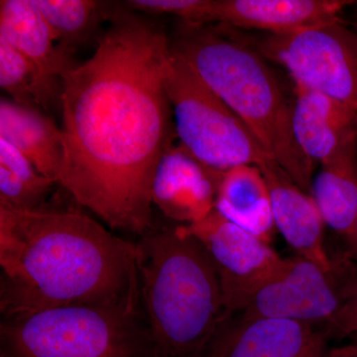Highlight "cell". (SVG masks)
I'll list each match as a JSON object with an SVG mask.
<instances>
[{"mask_svg": "<svg viewBox=\"0 0 357 357\" xmlns=\"http://www.w3.org/2000/svg\"><path fill=\"white\" fill-rule=\"evenodd\" d=\"M347 0H215L211 22L285 34L340 20Z\"/></svg>", "mask_w": 357, "mask_h": 357, "instance_id": "4fadbf2b", "label": "cell"}, {"mask_svg": "<svg viewBox=\"0 0 357 357\" xmlns=\"http://www.w3.org/2000/svg\"><path fill=\"white\" fill-rule=\"evenodd\" d=\"M1 357H8V356H1Z\"/></svg>", "mask_w": 357, "mask_h": 357, "instance_id": "484cf974", "label": "cell"}, {"mask_svg": "<svg viewBox=\"0 0 357 357\" xmlns=\"http://www.w3.org/2000/svg\"><path fill=\"white\" fill-rule=\"evenodd\" d=\"M347 241L349 246H351L352 251H354V255L357 257V222L356 225H354L351 236L347 237Z\"/></svg>", "mask_w": 357, "mask_h": 357, "instance_id": "cb8c5ba5", "label": "cell"}, {"mask_svg": "<svg viewBox=\"0 0 357 357\" xmlns=\"http://www.w3.org/2000/svg\"><path fill=\"white\" fill-rule=\"evenodd\" d=\"M170 47L246 124L268 156L311 195L314 163L295 139L293 102L264 58L206 24L183 22Z\"/></svg>", "mask_w": 357, "mask_h": 357, "instance_id": "277c9868", "label": "cell"}, {"mask_svg": "<svg viewBox=\"0 0 357 357\" xmlns=\"http://www.w3.org/2000/svg\"><path fill=\"white\" fill-rule=\"evenodd\" d=\"M215 210L270 243L276 227L269 189L258 167L241 165L225 171L218 187Z\"/></svg>", "mask_w": 357, "mask_h": 357, "instance_id": "e0dca14e", "label": "cell"}, {"mask_svg": "<svg viewBox=\"0 0 357 357\" xmlns=\"http://www.w3.org/2000/svg\"><path fill=\"white\" fill-rule=\"evenodd\" d=\"M0 166L6 167L23 183L49 195L53 190L55 181L44 177L20 150L7 141L0 138Z\"/></svg>", "mask_w": 357, "mask_h": 357, "instance_id": "7402d4cb", "label": "cell"}, {"mask_svg": "<svg viewBox=\"0 0 357 357\" xmlns=\"http://www.w3.org/2000/svg\"><path fill=\"white\" fill-rule=\"evenodd\" d=\"M122 4L128 10L147 15H173L189 24L211 22L215 0H128Z\"/></svg>", "mask_w": 357, "mask_h": 357, "instance_id": "44dd1931", "label": "cell"}, {"mask_svg": "<svg viewBox=\"0 0 357 357\" xmlns=\"http://www.w3.org/2000/svg\"><path fill=\"white\" fill-rule=\"evenodd\" d=\"M137 312L95 305H63L3 317L1 356L142 357Z\"/></svg>", "mask_w": 357, "mask_h": 357, "instance_id": "5b68a950", "label": "cell"}, {"mask_svg": "<svg viewBox=\"0 0 357 357\" xmlns=\"http://www.w3.org/2000/svg\"><path fill=\"white\" fill-rule=\"evenodd\" d=\"M136 246L152 354L204 357L227 317L220 279L206 249L178 227H153Z\"/></svg>", "mask_w": 357, "mask_h": 357, "instance_id": "3957f363", "label": "cell"}, {"mask_svg": "<svg viewBox=\"0 0 357 357\" xmlns=\"http://www.w3.org/2000/svg\"><path fill=\"white\" fill-rule=\"evenodd\" d=\"M317 326L292 319H238L222 324L204 357H357L349 344L331 347Z\"/></svg>", "mask_w": 357, "mask_h": 357, "instance_id": "30bf717a", "label": "cell"}, {"mask_svg": "<svg viewBox=\"0 0 357 357\" xmlns=\"http://www.w3.org/2000/svg\"><path fill=\"white\" fill-rule=\"evenodd\" d=\"M351 344L354 345V347H357V332L354 333V335H351Z\"/></svg>", "mask_w": 357, "mask_h": 357, "instance_id": "d4e9b609", "label": "cell"}, {"mask_svg": "<svg viewBox=\"0 0 357 357\" xmlns=\"http://www.w3.org/2000/svg\"><path fill=\"white\" fill-rule=\"evenodd\" d=\"M0 138L20 150L41 175L58 184L64 164V139L62 128L50 114L1 98Z\"/></svg>", "mask_w": 357, "mask_h": 357, "instance_id": "9a60e30c", "label": "cell"}, {"mask_svg": "<svg viewBox=\"0 0 357 357\" xmlns=\"http://www.w3.org/2000/svg\"><path fill=\"white\" fill-rule=\"evenodd\" d=\"M181 231L206 249L217 271L227 314L241 312L256 291L280 270L285 259L269 243L220 215L217 210Z\"/></svg>", "mask_w": 357, "mask_h": 357, "instance_id": "9c48e42d", "label": "cell"}, {"mask_svg": "<svg viewBox=\"0 0 357 357\" xmlns=\"http://www.w3.org/2000/svg\"><path fill=\"white\" fill-rule=\"evenodd\" d=\"M258 168L269 189L276 229L301 257L332 269L335 265L324 241L326 223L311 195L300 189L273 160Z\"/></svg>", "mask_w": 357, "mask_h": 357, "instance_id": "7c38bea8", "label": "cell"}, {"mask_svg": "<svg viewBox=\"0 0 357 357\" xmlns=\"http://www.w3.org/2000/svg\"><path fill=\"white\" fill-rule=\"evenodd\" d=\"M36 3L59 48L72 58L96 34L102 21L112 20L119 7L96 0H36Z\"/></svg>", "mask_w": 357, "mask_h": 357, "instance_id": "ffe728a7", "label": "cell"}, {"mask_svg": "<svg viewBox=\"0 0 357 357\" xmlns=\"http://www.w3.org/2000/svg\"><path fill=\"white\" fill-rule=\"evenodd\" d=\"M0 38L50 77L62 79L79 64L59 48L36 0L0 1Z\"/></svg>", "mask_w": 357, "mask_h": 357, "instance_id": "2e32d148", "label": "cell"}, {"mask_svg": "<svg viewBox=\"0 0 357 357\" xmlns=\"http://www.w3.org/2000/svg\"><path fill=\"white\" fill-rule=\"evenodd\" d=\"M357 290V272L349 263L326 270L298 255L248 300L241 319H292L326 326Z\"/></svg>", "mask_w": 357, "mask_h": 357, "instance_id": "ba28073f", "label": "cell"}, {"mask_svg": "<svg viewBox=\"0 0 357 357\" xmlns=\"http://www.w3.org/2000/svg\"><path fill=\"white\" fill-rule=\"evenodd\" d=\"M137 256L136 244L74 206H0L2 316L63 305L137 312Z\"/></svg>", "mask_w": 357, "mask_h": 357, "instance_id": "7a4b0ae2", "label": "cell"}, {"mask_svg": "<svg viewBox=\"0 0 357 357\" xmlns=\"http://www.w3.org/2000/svg\"><path fill=\"white\" fill-rule=\"evenodd\" d=\"M259 47L264 57L288 70L296 86L328 96L357 121V34L342 20L270 34Z\"/></svg>", "mask_w": 357, "mask_h": 357, "instance_id": "52a82bcc", "label": "cell"}, {"mask_svg": "<svg viewBox=\"0 0 357 357\" xmlns=\"http://www.w3.org/2000/svg\"><path fill=\"white\" fill-rule=\"evenodd\" d=\"M292 126L303 153L323 163L357 138V121L351 112L328 96L295 84Z\"/></svg>", "mask_w": 357, "mask_h": 357, "instance_id": "5bb4252c", "label": "cell"}, {"mask_svg": "<svg viewBox=\"0 0 357 357\" xmlns=\"http://www.w3.org/2000/svg\"><path fill=\"white\" fill-rule=\"evenodd\" d=\"M321 330L328 340L351 337L357 332V290Z\"/></svg>", "mask_w": 357, "mask_h": 357, "instance_id": "603a6c76", "label": "cell"}, {"mask_svg": "<svg viewBox=\"0 0 357 357\" xmlns=\"http://www.w3.org/2000/svg\"><path fill=\"white\" fill-rule=\"evenodd\" d=\"M321 164L311 196L326 225L347 238L357 222V138Z\"/></svg>", "mask_w": 357, "mask_h": 357, "instance_id": "ac0fdd59", "label": "cell"}, {"mask_svg": "<svg viewBox=\"0 0 357 357\" xmlns=\"http://www.w3.org/2000/svg\"><path fill=\"white\" fill-rule=\"evenodd\" d=\"M166 89L180 144L218 171L272 160L250 129L171 50Z\"/></svg>", "mask_w": 357, "mask_h": 357, "instance_id": "8992f818", "label": "cell"}, {"mask_svg": "<svg viewBox=\"0 0 357 357\" xmlns=\"http://www.w3.org/2000/svg\"><path fill=\"white\" fill-rule=\"evenodd\" d=\"M223 174L199 161L182 145H174L157 167L152 203L176 222L184 225L198 222L215 210Z\"/></svg>", "mask_w": 357, "mask_h": 357, "instance_id": "8fae6325", "label": "cell"}, {"mask_svg": "<svg viewBox=\"0 0 357 357\" xmlns=\"http://www.w3.org/2000/svg\"><path fill=\"white\" fill-rule=\"evenodd\" d=\"M0 86L11 100L46 114L62 105L63 79L45 74L32 61L0 38Z\"/></svg>", "mask_w": 357, "mask_h": 357, "instance_id": "d6986e66", "label": "cell"}, {"mask_svg": "<svg viewBox=\"0 0 357 357\" xmlns=\"http://www.w3.org/2000/svg\"><path fill=\"white\" fill-rule=\"evenodd\" d=\"M95 54L63 79L58 184L112 229H153L152 185L177 133L166 89L170 38L119 4Z\"/></svg>", "mask_w": 357, "mask_h": 357, "instance_id": "6da1fadb", "label": "cell"}]
</instances>
